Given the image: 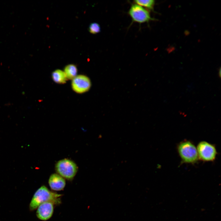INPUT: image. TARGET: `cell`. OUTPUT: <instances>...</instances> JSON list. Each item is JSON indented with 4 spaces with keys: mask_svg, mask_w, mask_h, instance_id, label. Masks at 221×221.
<instances>
[{
    "mask_svg": "<svg viewBox=\"0 0 221 221\" xmlns=\"http://www.w3.org/2000/svg\"><path fill=\"white\" fill-rule=\"evenodd\" d=\"M62 195L51 191L45 186L42 185L34 194L29 204V210L33 211L41 204L46 202H51L54 205H59L61 203V198Z\"/></svg>",
    "mask_w": 221,
    "mask_h": 221,
    "instance_id": "cell-1",
    "label": "cell"
},
{
    "mask_svg": "<svg viewBox=\"0 0 221 221\" xmlns=\"http://www.w3.org/2000/svg\"><path fill=\"white\" fill-rule=\"evenodd\" d=\"M177 150L183 163L194 164L199 160L197 148L190 141L184 140L180 142Z\"/></svg>",
    "mask_w": 221,
    "mask_h": 221,
    "instance_id": "cell-2",
    "label": "cell"
},
{
    "mask_svg": "<svg viewBox=\"0 0 221 221\" xmlns=\"http://www.w3.org/2000/svg\"><path fill=\"white\" fill-rule=\"evenodd\" d=\"M55 169L57 173L63 178L72 180L76 174L78 168L72 160L64 159L56 162Z\"/></svg>",
    "mask_w": 221,
    "mask_h": 221,
    "instance_id": "cell-3",
    "label": "cell"
},
{
    "mask_svg": "<svg viewBox=\"0 0 221 221\" xmlns=\"http://www.w3.org/2000/svg\"><path fill=\"white\" fill-rule=\"evenodd\" d=\"M128 13L132 19L131 25L134 22H137L141 25L155 20L151 17L148 10L135 3L132 4Z\"/></svg>",
    "mask_w": 221,
    "mask_h": 221,
    "instance_id": "cell-4",
    "label": "cell"
},
{
    "mask_svg": "<svg viewBox=\"0 0 221 221\" xmlns=\"http://www.w3.org/2000/svg\"><path fill=\"white\" fill-rule=\"evenodd\" d=\"M199 159L204 162L214 161L217 152L215 145L205 141L200 142L197 146Z\"/></svg>",
    "mask_w": 221,
    "mask_h": 221,
    "instance_id": "cell-5",
    "label": "cell"
},
{
    "mask_svg": "<svg viewBox=\"0 0 221 221\" xmlns=\"http://www.w3.org/2000/svg\"><path fill=\"white\" fill-rule=\"evenodd\" d=\"M90 79L83 75L76 76L72 80V87L77 93H82L88 91L91 86Z\"/></svg>",
    "mask_w": 221,
    "mask_h": 221,
    "instance_id": "cell-6",
    "label": "cell"
},
{
    "mask_svg": "<svg viewBox=\"0 0 221 221\" xmlns=\"http://www.w3.org/2000/svg\"><path fill=\"white\" fill-rule=\"evenodd\" d=\"M54 204L51 202H46L41 204L37 208L36 215L39 219L46 221L52 216Z\"/></svg>",
    "mask_w": 221,
    "mask_h": 221,
    "instance_id": "cell-7",
    "label": "cell"
},
{
    "mask_svg": "<svg viewBox=\"0 0 221 221\" xmlns=\"http://www.w3.org/2000/svg\"><path fill=\"white\" fill-rule=\"evenodd\" d=\"M48 183L51 189L56 191L63 190L66 185L64 179L57 173H53L51 175Z\"/></svg>",
    "mask_w": 221,
    "mask_h": 221,
    "instance_id": "cell-8",
    "label": "cell"
},
{
    "mask_svg": "<svg viewBox=\"0 0 221 221\" xmlns=\"http://www.w3.org/2000/svg\"><path fill=\"white\" fill-rule=\"evenodd\" d=\"M52 78L55 82L58 83H64L67 80V78L64 72L57 69L52 74Z\"/></svg>",
    "mask_w": 221,
    "mask_h": 221,
    "instance_id": "cell-9",
    "label": "cell"
},
{
    "mask_svg": "<svg viewBox=\"0 0 221 221\" xmlns=\"http://www.w3.org/2000/svg\"><path fill=\"white\" fill-rule=\"evenodd\" d=\"M64 72L67 79L72 80L76 76L77 69L74 64H69L65 67Z\"/></svg>",
    "mask_w": 221,
    "mask_h": 221,
    "instance_id": "cell-10",
    "label": "cell"
},
{
    "mask_svg": "<svg viewBox=\"0 0 221 221\" xmlns=\"http://www.w3.org/2000/svg\"><path fill=\"white\" fill-rule=\"evenodd\" d=\"M134 3L142 7H144L149 10L153 11L155 1L154 0H136Z\"/></svg>",
    "mask_w": 221,
    "mask_h": 221,
    "instance_id": "cell-11",
    "label": "cell"
},
{
    "mask_svg": "<svg viewBox=\"0 0 221 221\" xmlns=\"http://www.w3.org/2000/svg\"><path fill=\"white\" fill-rule=\"evenodd\" d=\"M89 31L91 33L96 34L99 33L101 28L99 24L96 22H93L90 24L89 27Z\"/></svg>",
    "mask_w": 221,
    "mask_h": 221,
    "instance_id": "cell-12",
    "label": "cell"
}]
</instances>
